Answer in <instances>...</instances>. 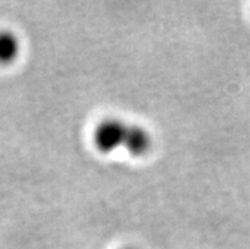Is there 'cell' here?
<instances>
[{
    "mask_svg": "<svg viewBox=\"0 0 250 249\" xmlns=\"http://www.w3.org/2000/svg\"><path fill=\"white\" fill-rule=\"evenodd\" d=\"M128 125L118 118H107L97 125L93 134L95 146L101 153H112L125 146Z\"/></svg>",
    "mask_w": 250,
    "mask_h": 249,
    "instance_id": "obj_1",
    "label": "cell"
},
{
    "mask_svg": "<svg viewBox=\"0 0 250 249\" xmlns=\"http://www.w3.org/2000/svg\"><path fill=\"white\" fill-rule=\"evenodd\" d=\"M151 146V134L145 127L139 125H128L124 148H126L133 155H143L149 153Z\"/></svg>",
    "mask_w": 250,
    "mask_h": 249,
    "instance_id": "obj_2",
    "label": "cell"
},
{
    "mask_svg": "<svg viewBox=\"0 0 250 249\" xmlns=\"http://www.w3.org/2000/svg\"><path fill=\"white\" fill-rule=\"evenodd\" d=\"M21 54V40L9 29L0 31V64H12Z\"/></svg>",
    "mask_w": 250,
    "mask_h": 249,
    "instance_id": "obj_3",
    "label": "cell"
},
{
    "mask_svg": "<svg viewBox=\"0 0 250 249\" xmlns=\"http://www.w3.org/2000/svg\"><path fill=\"white\" fill-rule=\"evenodd\" d=\"M126 249H135V248H126Z\"/></svg>",
    "mask_w": 250,
    "mask_h": 249,
    "instance_id": "obj_4",
    "label": "cell"
}]
</instances>
